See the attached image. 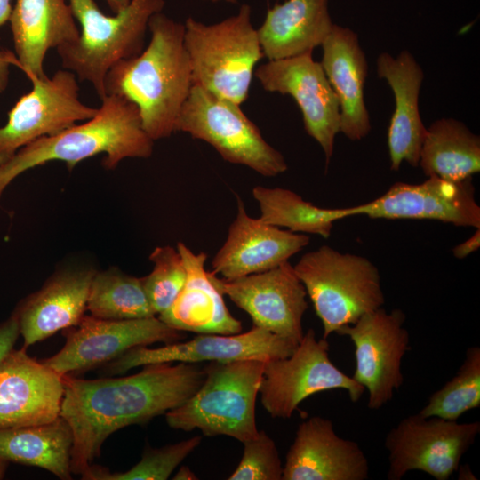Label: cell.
I'll use <instances>...</instances> for the list:
<instances>
[{"mask_svg":"<svg viewBox=\"0 0 480 480\" xmlns=\"http://www.w3.org/2000/svg\"><path fill=\"white\" fill-rule=\"evenodd\" d=\"M480 422L459 423L418 412L402 419L385 437L387 478L400 480L406 473L422 471L436 480H448L463 455L475 444Z\"/></svg>","mask_w":480,"mask_h":480,"instance_id":"obj_10","label":"cell"},{"mask_svg":"<svg viewBox=\"0 0 480 480\" xmlns=\"http://www.w3.org/2000/svg\"><path fill=\"white\" fill-rule=\"evenodd\" d=\"M196 436L160 448L148 447L140 460L124 472H110L101 466L91 465L82 475L84 480H165L178 465L200 444Z\"/></svg>","mask_w":480,"mask_h":480,"instance_id":"obj_32","label":"cell"},{"mask_svg":"<svg viewBox=\"0 0 480 480\" xmlns=\"http://www.w3.org/2000/svg\"><path fill=\"white\" fill-rule=\"evenodd\" d=\"M184 27L194 84L241 105L264 57L250 5L242 4L236 14L214 24L188 17Z\"/></svg>","mask_w":480,"mask_h":480,"instance_id":"obj_6","label":"cell"},{"mask_svg":"<svg viewBox=\"0 0 480 480\" xmlns=\"http://www.w3.org/2000/svg\"><path fill=\"white\" fill-rule=\"evenodd\" d=\"M369 471L360 445L338 436L331 420L314 416L298 426L282 480H366Z\"/></svg>","mask_w":480,"mask_h":480,"instance_id":"obj_19","label":"cell"},{"mask_svg":"<svg viewBox=\"0 0 480 480\" xmlns=\"http://www.w3.org/2000/svg\"><path fill=\"white\" fill-rule=\"evenodd\" d=\"M152 271L142 277L143 286L156 315L166 311L181 292L187 271L177 247L158 246L149 255Z\"/></svg>","mask_w":480,"mask_h":480,"instance_id":"obj_33","label":"cell"},{"mask_svg":"<svg viewBox=\"0 0 480 480\" xmlns=\"http://www.w3.org/2000/svg\"><path fill=\"white\" fill-rule=\"evenodd\" d=\"M176 247L182 257L187 279L172 305L158 318L181 332L224 335L241 332V322L231 315L224 295L204 268L207 253H195L182 242Z\"/></svg>","mask_w":480,"mask_h":480,"instance_id":"obj_25","label":"cell"},{"mask_svg":"<svg viewBox=\"0 0 480 480\" xmlns=\"http://www.w3.org/2000/svg\"><path fill=\"white\" fill-rule=\"evenodd\" d=\"M480 247V228L466 241L452 248L453 256L457 259H464Z\"/></svg>","mask_w":480,"mask_h":480,"instance_id":"obj_37","label":"cell"},{"mask_svg":"<svg viewBox=\"0 0 480 480\" xmlns=\"http://www.w3.org/2000/svg\"><path fill=\"white\" fill-rule=\"evenodd\" d=\"M150 41L143 51L114 65L104 80L105 95L121 96L139 109L152 140L170 137L194 84L184 44V24L162 12L148 21Z\"/></svg>","mask_w":480,"mask_h":480,"instance_id":"obj_2","label":"cell"},{"mask_svg":"<svg viewBox=\"0 0 480 480\" xmlns=\"http://www.w3.org/2000/svg\"><path fill=\"white\" fill-rule=\"evenodd\" d=\"M205 376L196 364H149L132 375L85 380L62 375L60 411L73 435L70 468L82 475L114 432L143 425L185 403Z\"/></svg>","mask_w":480,"mask_h":480,"instance_id":"obj_1","label":"cell"},{"mask_svg":"<svg viewBox=\"0 0 480 480\" xmlns=\"http://www.w3.org/2000/svg\"><path fill=\"white\" fill-rule=\"evenodd\" d=\"M480 407V348H468L465 358L453 377L432 393L418 412L458 420L465 412Z\"/></svg>","mask_w":480,"mask_h":480,"instance_id":"obj_31","label":"cell"},{"mask_svg":"<svg viewBox=\"0 0 480 480\" xmlns=\"http://www.w3.org/2000/svg\"><path fill=\"white\" fill-rule=\"evenodd\" d=\"M405 320L400 308L387 311L380 308L336 333L348 336L354 345L352 378L367 390L371 410L387 404L404 383L402 360L411 349Z\"/></svg>","mask_w":480,"mask_h":480,"instance_id":"obj_11","label":"cell"},{"mask_svg":"<svg viewBox=\"0 0 480 480\" xmlns=\"http://www.w3.org/2000/svg\"><path fill=\"white\" fill-rule=\"evenodd\" d=\"M418 166L428 177L470 178L480 171V138L459 120L437 119L427 128Z\"/></svg>","mask_w":480,"mask_h":480,"instance_id":"obj_28","label":"cell"},{"mask_svg":"<svg viewBox=\"0 0 480 480\" xmlns=\"http://www.w3.org/2000/svg\"><path fill=\"white\" fill-rule=\"evenodd\" d=\"M66 341L59 352L42 362L60 375H74L106 365L127 350L156 342L181 340L183 332L151 316L108 320L84 315L75 326L64 330Z\"/></svg>","mask_w":480,"mask_h":480,"instance_id":"obj_12","label":"cell"},{"mask_svg":"<svg viewBox=\"0 0 480 480\" xmlns=\"http://www.w3.org/2000/svg\"><path fill=\"white\" fill-rule=\"evenodd\" d=\"M324 74L340 106V132L352 141L361 140L372 130L364 101L368 64L357 34L333 24L321 44Z\"/></svg>","mask_w":480,"mask_h":480,"instance_id":"obj_23","label":"cell"},{"mask_svg":"<svg viewBox=\"0 0 480 480\" xmlns=\"http://www.w3.org/2000/svg\"><path fill=\"white\" fill-rule=\"evenodd\" d=\"M297 345L263 328L252 326L244 333H201L190 340H179L160 348L135 347L107 364L104 371L116 375L138 366L159 363L196 364L242 359L267 362L290 356Z\"/></svg>","mask_w":480,"mask_h":480,"instance_id":"obj_17","label":"cell"},{"mask_svg":"<svg viewBox=\"0 0 480 480\" xmlns=\"http://www.w3.org/2000/svg\"><path fill=\"white\" fill-rule=\"evenodd\" d=\"M254 76L265 91L294 99L305 131L322 148L327 166L340 132V106L321 63L307 52L268 60L255 69Z\"/></svg>","mask_w":480,"mask_h":480,"instance_id":"obj_15","label":"cell"},{"mask_svg":"<svg viewBox=\"0 0 480 480\" xmlns=\"http://www.w3.org/2000/svg\"><path fill=\"white\" fill-rule=\"evenodd\" d=\"M293 268L322 322L323 339L385 303L379 269L364 256L323 245Z\"/></svg>","mask_w":480,"mask_h":480,"instance_id":"obj_7","label":"cell"},{"mask_svg":"<svg viewBox=\"0 0 480 480\" xmlns=\"http://www.w3.org/2000/svg\"><path fill=\"white\" fill-rule=\"evenodd\" d=\"M9 464V461L3 458H0V479H3L4 477Z\"/></svg>","mask_w":480,"mask_h":480,"instance_id":"obj_42","label":"cell"},{"mask_svg":"<svg viewBox=\"0 0 480 480\" xmlns=\"http://www.w3.org/2000/svg\"><path fill=\"white\" fill-rule=\"evenodd\" d=\"M11 66H16L20 68L16 55L8 50L0 49V94L8 86Z\"/></svg>","mask_w":480,"mask_h":480,"instance_id":"obj_36","label":"cell"},{"mask_svg":"<svg viewBox=\"0 0 480 480\" xmlns=\"http://www.w3.org/2000/svg\"><path fill=\"white\" fill-rule=\"evenodd\" d=\"M108 7L111 9V11L115 13L119 12L123 9H124L131 0H104Z\"/></svg>","mask_w":480,"mask_h":480,"instance_id":"obj_40","label":"cell"},{"mask_svg":"<svg viewBox=\"0 0 480 480\" xmlns=\"http://www.w3.org/2000/svg\"><path fill=\"white\" fill-rule=\"evenodd\" d=\"M8 21L20 68L30 80L46 76L44 60L50 49L80 34L67 0H16Z\"/></svg>","mask_w":480,"mask_h":480,"instance_id":"obj_24","label":"cell"},{"mask_svg":"<svg viewBox=\"0 0 480 480\" xmlns=\"http://www.w3.org/2000/svg\"><path fill=\"white\" fill-rule=\"evenodd\" d=\"M63 396L62 376L26 348L12 349L0 362V428L56 420Z\"/></svg>","mask_w":480,"mask_h":480,"instance_id":"obj_18","label":"cell"},{"mask_svg":"<svg viewBox=\"0 0 480 480\" xmlns=\"http://www.w3.org/2000/svg\"><path fill=\"white\" fill-rule=\"evenodd\" d=\"M87 310L108 320H129L155 316L142 277L117 268L96 271L90 287Z\"/></svg>","mask_w":480,"mask_h":480,"instance_id":"obj_30","label":"cell"},{"mask_svg":"<svg viewBox=\"0 0 480 480\" xmlns=\"http://www.w3.org/2000/svg\"><path fill=\"white\" fill-rule=\"evenodd\" d=\"M30 81L32 90L19 99L0 128V166L28 143L56 135L97 113L98 108L79 100L77 77L69 70Z\"/></svg>","mask_w":480,"mask_h":480,"instance_id":"obj_13","label":"cell"},{"mask_svg":"<svg viewBox=\"0 0 480 480\" xmlns=\"http://www.w3.org/2000/svg\"><path fill=\"white\" fill-rule=\"evenodd\" d=\"M92 268L55 273L36 292L22 299L12 312L17 318L22 348H28L59 331L76 325L87 310Z\"/></svg>","mask_w":480,"mask_h":480,"instance_id":"obj_21","label":"cell"},{"mask_svg":"<svg viewBox=\"0 0 480 480\" xmlns=\"http://www.w3.org/2000/svg\"><path fill=\"white\" fill-rule=\"evenodd\" d=\"M327 339L317 340L308 329L293 352L265 363L260 386L261 403L273 418L289 419L310 396L344 389L356 403L365 388L339 369L330 359Z\"/></svg>","mask_w":480,"mask_h":480,"instance_id":"obj_9","label":"cell"},{"mask_svg":"<svg viewBox=\"0 0 480 480\" xmlns=\"http://www.w3.org/2000/svg\"><path fill=\"white\" fill-rule=\"evenodd\" d=\"M20 336L17 318L12 313L9 317L0 322V362L14 348Z\"/></svg>","mask_w":480,"mask_h":480,"instance_id":"obj_35","label":"cell"},{"mask_svg":"<svg viewBox=\"0 0 480 480\" xmlns=\"http://www.w3.org/2000/svg\"><path fill=\"white\" fill-rule=\"evenodd\" d=\"M97 113L85 123L39 138L20 148L0 166V200L5 188L24 172L51 161H62L68 170L79 162L105 154L103 166L115 169L125 158H148L154 140L142 127L139 109L114 94L101 99Z\"/></svg>","mask_w":480,"mask_h":480,"instance_id":"obj_3","label":"cell"},{"mask_svg":"<svg viewBox=\"0 0 480 480\" xmlns=\"http://www.w3.org/2000/svg\"><path fill=\"white\" fill-rule=\"evenodd\" d=\"M333 22L329 0H287L268 9L257 29L268 60L293 57L321 46Z\"/></svg>","mask_w":480,"mask_h":480,"instance_id":"obj_26","label":"cell"},{"mask_svg":"<svg viewBox=\"0 0 480 480\" xmlns=\"http://www.w3.org/2000/svg\"><path fill=\"white\" fill-rule=\"evenodd\" d=\"M72 430L62 418L40 425L0 428V458L72 479Z\"/></svg>","mask_w":480,"mask_h":480,"instance_id":"obj_27","label":"cell"},{"mask_svg":"<svg viewBox=\"0 0 480 480\" xmlns=\"http://www.w3.org/2000/svg\"><path fill=\"white\" fill-rule=\"evenodd\" d=\"M188 133L213 147L231 164H242L265 177L288 169L281 152L268 144L240 105L193 84L175 124V132Z\"/></svg>","mask_w":480,"mask_h":480,"instance_id":"obj_8","label":"cell"},{"mask_svg":"<svg viewBox=\"0 0 480 480\" xmlns=\"http://www.w3.org/2000/svg\"><path fill=\"white\" fill-rule=\"evenodd\" d=\"M237 214L228 236L215 254L212 272L234 279L270 270L300 252L309 243L307 234L281 229L251 217L237 196Z\"/></svg>","mask_w":480,"mask_h":480,"instance_id":"obj_20","label":"cell"},{"mask_svg":"<svg viewBox=\"0 0 480 480\" xmlns=\"http://www.w3.org/2000/svg\"><path fill=\"white\" fill-rule=\"evenodd\" d=\"M457 471H459L458 479L460 480L476 479L468 465H460Z\"/></svg>","mask_w":480,"mask_h":480,"instance_id":"obj_41","label":"cell"},{"mask_svg":"<svg viewBox=\"0 0 480 480\" xmlns=\"http://www.w3.org/2000/svg\"><path fill=\"white\" fill-rule=\"evenodd\" d=\"M252 196L259 204L261 220L296 233L327 238L335 221L349 217L348 207L321 208L286 188L256 186Z\"/></svg>","mask_w":480,"mask_h":480,"instance_id":"obj_29","label":"cell"},{"mask_svg":"<svg viewBox=\"0 0 480 480\" xmlns=\"http://www.w3.org/2000/svg\"><path fill=\"white\" fill-rule=\"evenodd\" d=\"M210 273L219 291L250 316L253 326L295 344L301 340L308 295L289 261L265 272L234 279L219 278Z\"/></svg>","mask_w":480,"mask_h":480,"instance_id":"obj_14","label":"cell"},{"mask_svg":"<svg viewBox=\"0 0 480 480\" xmlns=\"http://www.w3.org/2000/svg\"><path fill=\"white\" fill-rule=\"evenodd\" d=\"M12 10V0H0V28L9 20Z\"/></svg>","mask_w":480,"mask_h":480,"instance_id":"obj_38","label":"cell"},{"mask_svg":"<svg viewBox=\"0 0 480 480\" xmlns=\"http://www.w3.org/2000/svg\"><path fill=\"white\" fill-rule=\"evenodd\" d=\"M243 457L228 480H282L283 465L275 441L263 430L243 443Z\"/></svg>","mask_w":480,"mask_h":480,"instance_id":"obj_34","label":"cell"},{"mask_svg":"<svg viewBox=\"0 0 480 480\" xmlns=\"http://www.w3.org/2000/svg\"><path fill=\"white\" fill-rule=\"evenodd\" d=\"M376 72L387 81L395 98V109L388 130L390 169L398 171L403 162L417 167L425 127L419 108L424 72L407 50L396 57L381 52L376 60Z\"/></svg>","mask_w":480,"mask_h":480,"instance_id":"obj_22","label":"cell"},{"mask_svg":"<svg viewBox=\"0 0 480 480\" xmlns=\"http://www.w3.org/2000/svg\"><path fill=\"white\" fill-rule=\"evenodd\" d=\"M172 479L175 480H195L197 479V476L195 473L187 466H182L174 475Z\"/></svg>","mask_w":480,"mask_h":480,"instance_id":"obj_39","label":"cell"},{"mask_svg":"<svg viewBox=\"0 0 480 480\" xmlns=\"http://www.w3.org/2000/svg\"><path fill=\"white\" fill-rule=\"evenodd\" d=\"M349 217L432 220L456 227L480 228V207L472 177L452 181L436 176L418 184L396 182L374 200L348 207Z\"/></svg>","mask_w":480,"mask_h":480,"instance_id":"obj_16","label":"cell"},{"mask_svg":"<svg viewBox=\"0 0 480 480\" xmlns=\"http://www.w3.org/2000/svg\"><path fill=\"white\" fill-rule=\"evenodd\" d=\"M266 361L211 362L198 389L165 420L174 429H199L206 436H228L244 443L258 434L255 406Z\"/></svg>","mask_w":480,"mask_h":480,"instance_id":"obj_4","label":"cell"},{"mask_svg":"<svg viewBox=\"0 0 480 480\" xmlns=\"http://www.w3.org/2000/svg\"><path fill=\"white\" fill-rule=\"evenodd\" d=\"M81 25L79 37L58 47L64 69L91 83L101 99L104 80L117 62L144 49L150 17L162 12L164 0H131L114 16L104 14L94 0H67Z\"/></svg>","mask_w":480,"mask_h":480,"instance_id":"obj_5","label":"cell"},{"mask_svg":"<svg viewBox=\"0 0 480 480\" xmlns=\"http://www.w3.org/2000/svg\"><path fill=\"white\" fill-rule=\"evenodd\" d=\"M203 1H208V2H212V3H217V2H220V1H223V2H227V3H229V4H237L238 0H203Z\"/></svg>","mask_w":480,"mask_h":480,"instance_id":"obj_43","label":"cell"}]
</instances>
